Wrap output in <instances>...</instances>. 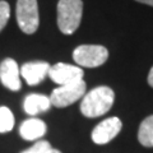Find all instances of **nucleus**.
<instances>
[{
  "label": "nucleus",
  "mask_w": 153,
  "mask_h": 153,
  "mask_svg": "<svg viewBox=\"0 0 153 153\" xmlns=\"http://www.w3.org/2000/svg\"><path fill=\"white\" fill-rule=\"evenodd\" d=\"M114 101V91L106 85H100V87L93 88L87 94L83 96L82 102H80V112L85 117L91 119L102 116L110 111Z\"/></svg>",
  "instance_id": "1"
},
{
  "label": "nucleus",
  "mask_w": 153,
  "mask_h": 153,
  "mask_svg": "<svg viewBox=\"0 0 153 153\" xmlns=\"http://www.w3.org/2000/svg\"><path fill=\"white\" fill-rule=\"evenodd\" d=\"M83 13L82 0H59L57 3V26L64 35L74 33L80 25Z\"/></svg>",
  "instance_id": "2"
},
{
  "label": "nucleus",
  "mask_w": 153,
  "mask_h": 153,
  "mask_svg": "<svg viewBox=\"0 0 153 153\" xmlns=\"http://www.w3.org/2000/svg\"><path fill=\"white\" fill-rule=\"evenodd\" d=\"M108 51L101 45H80L73 51V59L83 68H97L106 63Z\"/></svg>",
  "instance_id": "3"
},
{
  "label": "nucleus",
  "mask_w": 153,
  "mask_h": 153,
  "mask_svg": "<svg viewBox=\"0 0 153 153\" xmlns=\"http://www.w3.org/2000/svg\"><path fill=\"white\" fill-rule=\"evenodd\" d=\"M16 14L21 31L27 35H32L37 31L40 25L37 0H18Z\"/></svg>",
  "instance_id": "4"
},
{
  "label": "nucleus",
  "mask_w": 153,
  "mask_h": 153,
  "mask_svg": "<svg viewBox=\"0 0 153 153\" xmlns=\"http://www.w3.org/2000/svg\"><path fill=\"white\" fill-rule=\"evenodd\" d=\"M85 82L82 79L79 82L60 85L59 88H55L51 92L50 102L55 107H66L69 105L76 102L78 100L83 98L85 93Z\"/></svg>",
  "instance_id": "5"
},
{
  "label": "nucleus",
  "mask_w": 153,
  "mask_h": 153,
  "mask_svg": "<svg viewBox=\"0 0 153 153\" xmlns=\"http://www.w3.org/2000/svg\"><path fill=\"white\" fill-rule=\"evenodd\" d=\"M50 79L56 84L65 85L71 84L83 79V70L79 66L65 64V63H57L55 65L50 66L49 74Z\"/></svg>",
  "instance_id": "6"
},
{
  "label": "nucleus",
  "mask_w": 153,
  "mask_h": 153,
  "mask_svg": "<svg viewBox=\"0 0 153 153\" xmlns=\"http://www.w3.org/2000/svg\"><path fill=\"white\" fill-rule=\"evenodd\" d=\"M123 123L119 117H108L101 121L92 131V140L96 144H106L120 133Z\"/></svg>",
  "instance_id": "7"
},
{
  "label": "nucleus",
  "mask_w": 153,
  "mask_h": 153,
  "mask_svg": "<svg viewBox=\"0 0 153 153\" xmlns=\"http://www.w3.org/2000/svg\"><path fill=\"white\" fill-rule=\"evenodd\" d=\"M0 82L10 91L21 89V70L16 60L10 57L3 60V63L0 64Z\"/></svg>",
  "instance_id": "8"
},
{
  "label": "nucleus",
  "mask_w": 153,
  "mask_h": 153,
  "mask_svg": "<svg viewBox=\"0 0 153 153\" xmlns=\"http://www.w3.org/2000/svg\"><path fill=\"white\" fill-rule=\"evenodd\" d=\"M50 64L46 61H31L21 66V75L25 78L28 85H37L49 74Z\"/></svg>",
  "instance_id": "9"
},
{
  "label": "nucleus",
  "mask_w": 153,
  "mask_h": 153,
  "mask_svg": "<svg viewBox=\"0 0 153 153\" xmlns=\"http://www.w3.org/2000/svg\"><path fill=\"white\" fill-rule=\"evenodd\" d=\"M46 130H47L46 124L42 120H40V119H35V117L27 119L19 126V134L26 140L40 139L46 134Z\"/></svg>",
  "instance_id": "10"
},
{
  "label": "nucleus",
  "mask_w": 153,
  "mask_h": 153,
  "mask_svg": "<svg viewBox=\"0 0 153 153\" xmlns=\"http://www.w3.org/2000/svg\"><path fill=\"white\" fill-rule=\"evenodd\" d=\"M51 102L50 98L45 94H40V93H31L28 94L25 98L23 102V108L25 112L31 115V116H36V115L45 112L50 108Z\"/></svg>",
  "instance_id": "11"
},
{
  "label": "nucleus",
  "mask_w": 153,
  "mask_h": 153,
  "mask_svg": "<svg viewBox=\"0 0 153 153\" xmlns=\"http://www.w3.org/2000/svg\"><path fill=\"white\" fill-rule=\"evenodd\" d=\"M138 140L144 147H153V115L146 117L142 121L139 131H138Z\"/></svg>",
  "instance_id": "12"
},
{
  "label": "nucleus",
  "mask_w": 153,
  "mask_h": 153,
  "mask_svg": "<svg viewBox=\"0 0 153 153\" xmlns=\"http://www.w3.org/2000/svg\"><path fill=\"white\" fill-rule=\"evenodd\" d=\"M14 126V115L10 108L0 106V133L10 131Z\"/></svg>",
  "instance_id": "13"
},
{
  "label": "nucleus",
  "mask_w": 153,
  "mask_h": 153,
  "mask_svg": "<svg viewBox=\"0 0 153 153\" xmlns=\"http://www.w3.org/2000/svg\"><path fill=\"white\" fill-rule=\"evenodd\" d=\"M52 149V147L49 142L46 140H38L33 144L31 148L23 151L22 153H50Z\"/></svg>",
  "instance_id": "14"
},
{
  "label": "nucleus",
  "mask_w": 153,
  "mask_h": 153,
  "mask_svg": "<svg viewBox=\"0 0 153 153\" xmlns=\"http://www.w3.org/2000/svg\"><path fill=\"white\" fill-rule=\"evenodd\" d=\"M9 17H10V7L7 1L0 0V32L7 26Z\"/></svg>",
  "instance_id": "15"
},
{
  "label": "nucleus",
  "mask_w": 153,
  "mask_h": 153,
  "mask_svg": "<svg viewBox=\"0 0 153 153\" xmlns=\"http://www.w3.org/2000/svg\"><path fill=\"white\" fill-rule=\"evenodd\" d=\"M148 84H149L151 87L153 88V66L149 70V74H148Z\"/></svg>",
  "instance_id": "16"
},
{
  "label": "nucleus",
  "mask_w": 153,
  "mask_h": 153,
  "mask_svg": "<svg viewBox=\"0 0 153 153\" xmlns=\"http://www.w3.org/2000/svg\"><path fill=\"white\" fill-rule=\"evenodd\" d=\"M135 1H139V3H143V4H147V5L153 7V0H135Z\"/></svg>",
  "instance_id": "17"
},
{
  "label": "nucleus",
  "mask_w": 153,
  "mask_h": 153,
  "mask_svg": "<svg viewBox=\"0 0 153 153\" xmlns=\"http://www.w3.org/2000/svg\"><path fill=\"white\" fill-rule=\"evenodd\" d=\"M50 153H61V152H60V151H57V149H54V148H52Z\"/></svg>",
  "instance_id": "18"
}]
</instances>
